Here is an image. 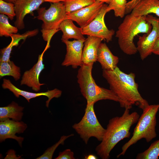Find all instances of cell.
I'll return each mask as SVG.
<instances>
[{"label": "cell", "mask_w": 159, "mask_h": 159, "mask_svg": "<svg viewBox=\"0 0 159 159\" xmlns=\"http://www.w3.org/2000/svg\"><path fill=\"white\" fill-rule=\"evenodd\" d=\"M102 75L120 99L121 107L130 109L135 105L143 110L149 105L139 92L134 73L126 74L117 67L113 70L103 69Z\"/></svg>", "instance_id": "cell-1"}, {"label": "cell", "mask_w": 159, "mask_h": 159, "mask_svg": "<svg viewBox=\"0 0 159 159\" xmlns=\"http://www.w3.org/2000/svg\"><path fill=\"white\" fill-rule=\"evenodd\" d=\"M140 117L137 112L130 113V109L125 108L121 116L110 120L103 139L95 148L97 155L102 159H109L111 151L116 145L129 138L130 128L137 122Z\"/></svg>", "instance_id": "cell-2"}, {"label": "cell", "mask_w": 159, "mask_h": 159, "mask_svg": "<svg viewBox=\"0 0 159 159\" xmlns=\"http://www.w3.org/2000/svg\"><path fill=\"white\" fill-rule=\"evenodd\" d=\"M147 16H135L127 15L118 28L115 37L118 38L119 47L125 54L128 55L136 54L138 52L133 40L140 33L148 34L152 26L146 19Z\"/></svg>", "instance_id": "cell-3"}, {"label": "cell", "mask_w": 159, "mask_h": 159, "mask_svg": "<svg viewBox=\"0 0 159 159\" xmlns=\"http://www.w3.org/2000/svg\"><path fill=\"white\" fill-rule=\"evenodd\" d=\"M93 65L83 64L79 69L77 75L81 92L86 99L87 105L106 100L120 103V99L111 90L100 87L96 84L92 75Z\"/></svg>", "instance_id": "cell-4"}, {"label": "cell", "mask_w": 159, "mask_h": 159, "mask_svg": "<svg viewBox=\"0 0 159 159\" xmlns=\"http://www.w3.org/2000/svg\"><path fill=\"white\" fill-rule=\"evenodd\" d=\"M159 110V104L149 105L143 110V112L134 129L132 137L122 146V152L117 155V158L124 155L130 147L140 140L144 138L147 142H149L156 137V115Z\"/></svg>", "instance_id": "cell-5"}, {"label": "cell", "mask_w": 159, "mask_h": 159, "mask_svg": "<svg viewBox=\"0 0 159 159\" xmlns=\"http://www.w3.org/2000/svg\"><path fill=\"white\" fill-rule=\"evenodd\" d=\"M36 18L42 20L43 23L41 31L43 39L47 42L46 46L48 48L53 35L59 30L61 23L66 19L67 14L63 2L50 3L49 8H39Z\"/></svg>", "instance_id": "cell-6"}, {"label": "cell", "mask_w": 159, "mask_h": 159, "mask_svg": "<svg viewBox=\"0 0 159 159\" xmlns=\"http://www.w3.org/2000/svg\"><path fill=\"white\" fill-rule=\"evenodd\" d=\"M94 104L87 105L85 114L81 120L72 126L86 144L92 137L101 141L106 131V129L102 126L97 118L94 111Z\"/></svg>", "instance_id": "cell-7"}, {"label": "cell", "mask_w": 159, "mask_h": 159, "mask_svg": "<svg viewBox=\"0 0 159 159\" xmlns=\"http://www.w3.org/2000/svg\"><path fill=\"white\" fill-rule=\"evenodd\" d=\"M107 7V4H103L96 18L87 26L82 29L83 35L99 38L107 42L112 41L115 31L113 29H108L104 21L105 15L109 12Z\"/></svg>", "instance_id": "cell-8"}, {"label": "cell", "mask_w": 159, "mask_h": 159, "mask_svg": "<svg viewBox=\"0 0 159 159\" xmlns=\"http://www.w3.org/2000/svg\"><path fill=\"white\" fill-rule=\"evenodd\" d=\"M146 20L152 26L150 32L139 36L137 43V49L139 52L141 60H143L152 53L155 44L158 38V26L159 18L148 15Z\"/></svg>", "instance_id": "cell-9"}, {"label": "cell", "mask_w": 159, "mask_h": 159, "mask_svg": "<svg viewBox=\"0 0 159 159\" xmlns=\"http://www.w3.org/2000/svg\"><path fill=\"white\" fill-rule=\"evenodd\" d=\"M27 127V124L22 121H16L6 118L0 121V142L4 141L7 139H12L16 141L21 147L24 138L18 137L16 133L24 132Z\"/></svg>", "instance_id": "cell-10"}, {"label": "cell", "mask_w": 159, "mask_h": 159, "mask_svg": "<svg viewBox=\"0 0 159 159\" xmlns=\"http://www.w3.org/2000/svg\"><path fill=\"white\" fill-rule=\"evenodd\" d=\"M104 4L96 1L90 6L67 14L66 19L75 21L80 27L83 28L96 18Z\"/></svg>", "instance_id": "cell-11"}, {"label": "cell", "mask_w": 159, "mask_h": 159, "mask_svg": "<svg viewBox=\"0 0 159 159\" xmlns=\"http://www.w3.org/2000/svg\"><path fill=\"white\" fill-rule=\"evenodd\" d=\"M85 40H62L66 47V54L62 66H71L72 68L76 69L83 64L82 55Z\"/></svg>", "instance_id": "cell-12"}, {"label": "cell", "mask_w": 159, "mask_h": 159, "mask_svg": "<svg viewBox=\"0 0 159 159\" xmlns=\"http://www.w3.org/2000/svg\"><path fill=\"white\" fill-rule=\"evenodd\" d=\"M2 86L4 89H7L12 92L15 96L18 98L20 96L25 98L28 102L31 99L42 96H46L48 100L46 102V106L49 107V104L51 100L54 98L60 97L62 91L57 88L52 90H48L45 92L33 93L21 90L14 86L9 79H4Z\"/></svg>", "instance_id": "cell-13"}, {"label": "cell", "mask_w": 159, "mask_h": 159, "mask_svg": "<svg viewBox=\"0 0 159 159\" xmlns=\"http://www.w3.org/2000/svg\"><path fill=\"white\" fill-rule=\"evenodd\" d=\"M44 2L43 0H17L14 3L16 17L15 26L18 29H24V20L25 16L35 10H37Z\"/></svg>", "instance_id": "cell-14"}, {"label": "cell", "mask_w": 159, "mask_h": 159, "mask_svg": "<svg viewBox=\"0 0 159 159\" xmlns=\"http://www.w3.org/2000/svg\"><path fill=\"white\" fill-rule=\"evenodd\" d=\"M47 49L46 47L42 53L39 55L37 62L30 69L24 73L21 81V85H26L31 87L33 90L38 92L40 90V86L44 85L40 82L39 78L40 73L44 68L43 56Z\"/></svg>", "instance_id": "cell-15"}, {"label": "cell", "mask_w": 159, "mask_h": 159, "mask_svg": "<svg viewBox=\"0 0 159 159\" xmlns=\"http://www.w3.org/2000/svg\"><path fill=\"white\" fill-rule=\"evenodd\" d=\"M102 40L101 38L90 36L85 39L82 55L83 64H93L97 61L98 48Z\"/></svg>", "instance_id": "cell-16"}, {"label": "cell", "mask_w": 159, "mask_h": 159, "mask_svg": "<svg viewBox=\"0 0 159 159\" xmlns=\"http://www.w3.org/2000/svg\"><path fill=\"white\" fill-rule=\"evenodd\" d=\"M97 61L103 69L113 70L117 67L119 59L112 54L105 43L101 42L98 48Z\"/></svg>", "instance_id": "cell-17"}, {"label": "cell", "mask_w": 159, "mask_h": 159, "mask_svg": "<svg viewBox=\"0 0 159 159\" xmlns=\"http://www.w3.org/2000/svg\"><path fill=\"white\" fill-rule=\"evenodd\" d=\"M151 13L159 18V0H141L134 7L131 14L135 16H141Z\"/></svg>", "instance_id": "cell-18"}, {"label": "cell", "mask_w": 159, "mask_h": 159, "mask_svg": "<svg viewBox=\"0 0 159 159\" xmlns=\"http://www.w3.org/2000/svg\"><path fill=\"white\" fill-rule=\"evenodd\" d=\"M69 19L64 20L60 24L59 29L62 32V40H69L74 39L76 40H85V38L82 32V28L76 26Z\"/></svg>", "instance_id": "cell-19"}, {"label": "cell", "mask_w": 159, "mask_h": 159, "mask_svg": "<svg viewBox=\"0 0 159 159\" xmlns=\"http://www.w3.org/2000/svg\"><path fill=\"white\" fill-rule=\"evenodd\" d=\"M24 107L12 101L7 106L0 107V120L11 118L16 121H21L22 119Z\"/></svg>", "instance_id": "cell-20"}, {"label": "cell", "mask_w": 159, "mask_h": 159, "mask_svg": "<svg viewBox=\"0 0 159 159\" xmlns=\"http://www.w3.org/2000/svg\"><path fill=\"white\" fill-rule=\"evenodd\" d=\"M6 76H11L16 81L19 80L21 76L20 67L16 66L13 61L10 60L0 62V78Z\"/></svg>", "instance_id": "cell-21"}, {"label": "cell", "mask_w": 159, "mask_h": 159, "mask_svg": "<svg viewBox=\"0 0 159 159\" xmlns=\"http://www.w3.org/2000/svg\"><path fill=\"white\" fill-rule=\"evenodd\" d=\"M8 17L4 14H0V36L10 37L13 34H16L18 29L11 25L9 23Z\"/></svg>", "instance_id": "cell-22"}, {"label": "cell", "mask_w": 159, "mask_h": 159, "mask_svg": "<svg viewBox=\"0 0 159 159\" xmlns=\"http://www.w3.org/2000/svg\"><path fill=\"white\" fill-rule=\"evenodd\" d=\"M95 1V0H66L64 2L67 14L90 6Z\"/></svg>", "instance_id": "cell-23"}, {"label": "cell", "mask_w": 159, "mask_h": 159, "mask_svg": "<svg viewBox=\"0 0 159 159\" xmlns=\"http://www.w3.org/2000/svg\"><path fill=\"white\" fill-rule=\"evenodd\" d=\"M126 0H111L108 5L109 11L113 10L115 16L123 18L125 14Z\"/></svg>", "instance_id": "cell-24"}, {"label": "cell", "mask_w": 159, "mask_h": 159, "mask_svg": "<svg viewBox=\"0 0 159 159\" xmlns=\"http://www.w3.org/2000/svg\"><path fill=\"white\" fill-rule=\"evenodd\" d=\"M74 135L73 134L61 136L59 140L51 147L47 149L42 155L37 159H52L53 154L57 147L60 144L64 145L65 140L68 138Z\"/></svg>", "instance_id": "cell-25"}, {"label": "cell", "mask_w": 159, "mask_h": 159, "mask_svg": "<svg viewBox=\"0 0 159 159\" xmlns=\"http://www.w3.org/2000/svg\"><path fill=\"white\" fill-rule=\"evenodd\" d=\"M0 13L7 16L11 20L16 16L14 4L0 0Z\"/></svg>", "instance_id": "cell-26"}, {"label": "cell", "mask_w": 159, "mask_h": 159, "mask_svg": "<svg viewBox=\"0 0 159 159\" xmlns=\"http://www.w3.org/2000/svg\"><path fill=\"white\" fill-rule=\"evenodd\" d=\"M38 33L37 29H35L31 31H28L22 34H14L11 36V43L14 46H17L21 40H25L27 37H33L36 35Z\"/></svg>", "instance_id": "cell-27"}, {"label": "cell", "mask_w": 159, "mask_h": 159, "mask_svg": "<svg viewBox=\"0 0 159 159\" xmlns=\"http://www.w3.org/2000/svg\"><path fill=\"white\" fill-rule=\"evenodd\" d=\"M13 46L11 43L6 47L0 50V62L10 60L11 51Z\"/></svg>", "instance_id": "cell-28"}, {"label": "cell", "mask_w": 159, "mask_h": 159, "mask_svg": "<svg viewBox=\"0 0 159 159\" xmlns=\"http://www.w3.org/2000/svg\"><path fill=\"white\" fill-rule=\"evenodd\" d=\"M55 159H74V153L69 149H66L59 152L58 156Z\"/></svg>", "instance_id": "cell-29"}, {"label": "cell", "mask_w": 159, "mask_h": 159, "mask_svg": "<svg viewBox=\"0 0 159 159\" xmlns=\"http://www.w3.org/2000/svg\"><path fill=\"white\" fill-rule=\"evenodd\" d=\"M141 0H131L127 2L125 10V14H128L131 12L135 6Z\"/></svg>", "instance_id": "cell-30"}, {"label": "cell", "mask_w": 159, "mask_h": 159, "mask_svg": "<svg viewBox=\"0 0 159 159\" xmlns=\"http://www.w3.org/2000/svg\"><path fill=\"white\" fill-rule=\"evenodd\" d=\"M21 156H17L16 152L13 149L9 150L6 153V155L4 158L5 159H19L21 158Z\"/></svg>", "instance_id": "cell-31"}, {"label": "cell", "mask_w": 159, "mask_h": 159, "mask_svg": "<svg viewBox=\"0 0 159 159\" xmlns=\"http://www.w3.org/2000/svg\"><path fill=\"white\" fill-rule=\"evenodd\" d=\"M152 53L159 56V37H158L155 44Z\"/></svg>", "instance_id": "cell-32"}, {"label": "cell", "mask_w": 159, "mask_h": 159, "mask_svg": "<svg viewBox=\"0 0 159 159\" xmlns=\"http://www.w3.org/2000/svg\"><path fill=\"white\" fill-rule=\"evenodd\" d=\"M44 2H49L50 3H54L59 2H64L66 0H43Z\"/></svg>", "instance_id": "cell-33"}, {"label": "cell", "mask_w": 159, "mask_h": 159, "mask_svg": "<svg viewBox=\"0 0 159 159\" xmlns=\"http://www.w3.org/2000/svg\"><path fill=\"white\" fill-rule=\"evenodd\" d=\"M85 159H97L96 156L92 154H90L85 156Z\"/></svg>", "instance_id": "cell-34"}, {"label": "cell", "mask_w": 159, "mask_h": 159, "mask_svg": "<svg viewBox=\"0 0 159 159\" xmlns=\"http://www.w3.org/2000/svg\"><path fill=\"white\" fill-rule=\"evenodd\" d=\"M111 0H95L96 1L103 3L109 4Z\"/></svg>", "instance_id": "cell-35"}, {"label": "cell", "mask_w": 159, "mask_h": 159, "mask_svg": "<svg viewBox=\"0 0 159 159\" xmlns=\"http://www.w3.org/2000/svg\"><path fill=\"white\" fill-rule=\"evenodd\" d=\"M5 1L14 3L17 0H3Z\"/></svg>", "instance_id": "cell-36"}, {"label": "cell", "mask_w": 159, "mask_h": 159, "mask_svg": "<svg viewBox=\"0 0 159 159\" xmlns=\"http://www.w3.org/2000/svg\"><path fill=\"white\" fill-rule=\"evenodd\" d=\"M159 37V22L158 26V37Z\"/></svg>", "instance_id": "cell-37"}]
</instances>
